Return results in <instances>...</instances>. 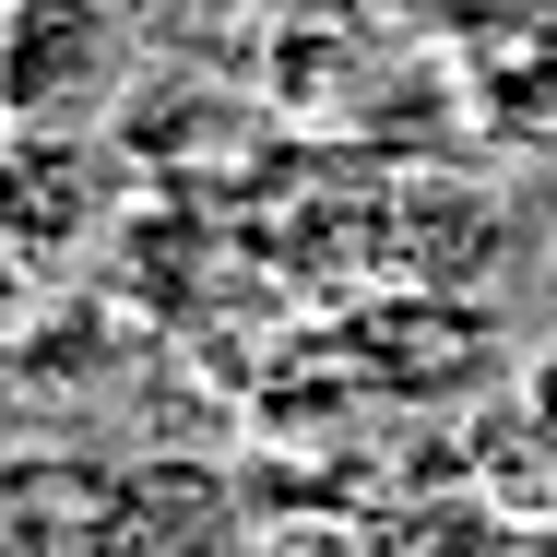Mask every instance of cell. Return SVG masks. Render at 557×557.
Listing matches in <instances>:
<instances>
[{
  "label": "cell",
  "instance_id": "6da1fadb",
  "mask_svg": "<svg viewBox=\"0 0 557 557\" xmlns=\"http://www.w3.org/2000/svg\"><path fill=\"white\" fill-rule=\"evenodd\" d=\"M249 546V510H237V474L202 450H143L119 462L84 510V557H237Z\"/></svg>",
  "mask_w": 557,
  "mask_h": 557
},
{
  "label": "cell",
  "instance_id": "7a4b0ae2",
  "mask_svg": "<svg viewBox=\"0 0 557 557\" xmlns=\"http://www.w3.org/2000/svg\"><path fill=\"white\" fill-rule=\"evenodd\" d=\"M119 84V12L108 0H0V119H72Z\"/></svg>",
  "mask_w": 557,
  "mask_h": 557
},
{
  "label": "cell",
  "instance_id": "3957f363",
  "mask_svg": "<svg viewBox=\"0 0 557 557\" xmlns=\"http://www.w3.org/2000/svg\"><path fill=\"white\" fill-rule=\"evenodd\" d=\"M96 225V166L48 119H0V237L12 249H72Z\"/></svg>",
  "mask_w": 557,
  "mask_h": 557
}]
</instances>
